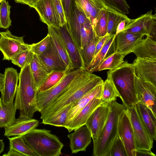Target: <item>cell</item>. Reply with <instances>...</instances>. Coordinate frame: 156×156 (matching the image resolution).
Instances as JSON below:
<instances>
[{
  "label": "cell",
  "mask_w": 156,
  "mask_h": 156,
  "mask_svg": "<svg viewBox=\"0 0 156 156\" xmlns=\"http://www.w3.org/2000/svg\"><path fill=\"white\" fill-rule=\"evenodd\" d=\"M102 78L86 69L82 70L58 97L41 111V119L50 117L66 106L71 105L97 86Z\"/></svg>",
  "instance_id": "1"
},
{
  "label": "cell",
  "mask_w": 156,
  "mask_h": 156,
  "mask_svg": "<svg viewBox=\"0 0 156 156\" xmlns=\"http://www.w3.org/2000/svg\"><path fill=\"white\" fill-rule=\"evenodd\" d=\"M19 80L14 103L15 107L20 112L19 117L17 119L32 118L34 113L37 111V95L38 89L30 64L21 68Z\"/></svg>",
  "instance_id": "2"
},
{
  "label": "cell",
  "mask_w": 156,
  "mask_h": 156,
  "mask_svg": "<svg viewBox=\"0 0 156 156\" xmlns=\"http://www.w3.org/2000/svg\"><path fill=\"white\" fill-rule=\"evenodd\" d=\"M120 95L122 104L126 108L138 102L135 83L133 64L125 61L118 67L107 72Z\"/></svg>",
  "instance_id": "3"
},
{
  "label": "cell",
  "mask_w": 156,
  "mask_h": 156,
  "mask_svg": "<svg viewBox=\"0 0 156 156\" xmlns=\"http://www.w3.org/2000/svg\"><path fill=\"white\" fill-rule=\"evenodd\" d=\"M109 102L110 110L106 122L96 140L93 142L92 155L106 156L118 134V126L120 114L127 108L116 101Z\"/></svg>",
  "instance_id": "4"
},
{
  "label": "cell",
  "mask_w": 156,
  "mask_h": 156,
  "mask_svg": "<svg viewBox=\"0 0 156 156\" xmlns=\"http://www.w3.org/2000/svg\"><path fill=\"white\" fill-rule=\"evenodd\" d=\"M25 143L37 156H59L64 145L58 137L45 129H34L23 136Z\"/></svg>",
  "instance_id": "5"
},
{
  "label": "cell",
  "mask_w": 156,
  "mask_h": 156,
  "mask_svg": "<svg viewBox=\"0 0 156 156\" xmlns=\"http://www.w3.org/2000/svg\"><path fill=\"white\" fill-rule=\"evenodd\" d=\"M83 69H76L66 73L58 83L48 90L42 91H37V111L40 112L55 100Z\"/></svg>",
  "instance_id": "6"
},
{
  "label": "cell",
  "mask_w": 156,
  "mask_h": 156,
  "mask_svg": "<svg viewBox=\"0 0 156 156\" xmlns=\"http://www.w3.org/2000/svg\"><path fill=\"white\" fill-rule=\"evenodd\" d=\"M132 125L136 150H151L154 140L140 119L135 105L127 108Z\"/></svg>",
  "instance_id": "7"
},
{
  "label": "cell",
  "mask_w": 156,
  "mask_h": 156,
  "mask_svg": "<svg viewBox=\"0 0 156 156\" xmlns=\"http://www.w3.org/2000/svg\"><path fill=\"white\" fill-rule=\"evenodd\" d=\"M148 11L134 19L127 21L122 32H130L148 36L156 39V14Z\"/></svg>",
  "instance_id": "8"
},
{
  "label": "cell",
  "mask_w": 156,
  "mask_h": 156,
  "mask_svg": "<svg viewBox=\"0 0 156 156\" xmlns=\"http://www.w3.org/2000/svg\"><path fill=\"white\" fill-rule=\"evenodd\" d=\"M1 33L0 51L3 55V60H11L18 53L30 47L29 44L24 43L23 37L16 36L9 30Z\"/></svg>",
  "instance_id": "9"
},
{
  "label": "cell",
  "mask_w": 156,
  "mask_h": 156,
  "mask_svg": "<svg viewBox=\"0 0 156 156\" xmlns=\"http://www.w3.org/2000/svg\"><path fill=\"white\" fill-rule=\"evenodd\" d=\"M126 109L123 111L119 116L118 134L123 143L127 156H136V149L134 136Z\"/></svg>",
  "instance_id": "10"
},
{
  "label": "cell",
  "mask_w": 156,
  "mask_h": 156,
  "mask_svg": "<svg viewBox=\"0 0 156 156\" xmlns=\"http://www.w3.org/2000/svg\"><path fill=\"white\" fill-rule=\"evenodd\" d=\"M110 110L109 102L98 106L88 119L85 124L90 131L93 142L96 140L107 119Z\"/></svg>",
  "instance_id": "11"
},
{
  "label": "cell",
  "mask_w": 156,
  "mask_h": 156,
  "mask_svg": "<svg viewBox=\"0 0 156 156\" xmlns=\"http://www.w3.org/2000/svg\"><path fill=\"white\" fill-rule=\"evenodd\" d=\"M135 83L138 101L150 108L156 115V86L135 76Z\"/></svg>",
  "instance_id": "12"
},
{
  "label": "cell",
  "mask_w": 156,
  "mask_h": 156,
  "mask_svg": "<svg viewBox=\"0 0 156 156\" xmlns=\"http://www.w3.org/2000/svg\"><path fill=\"white\" fill-rule=\"evenodd\" d=\"M56 28L65 44L73 69H84L80 50L71 36L67 24Z\"/></svg>",
  "instance_id": "13"
},
{
  "label": "cell",
  "mask_w": 156,
  "mask_h": 156,
  "mask_svg": "<svg viewBox=\"0 0 156 156\" xmlns=\"http://www.w3.org/2000/svg\"><path fill=\"white\" fill-rule=\"evenodd\" d=\"M4 84L2 94V103L5 104L13 103L18 87L19 73L12 67L5 69Z\"/></svg>",
  "instance_id": "14"
},
{
  "label": "cell",
  "mask_w": 156,
  "mask_h": 156,
  "mask_svg": "<svg viewBox=\"0 0 156 156\" xmlns=\"http://www.w3.org/2000/svg\"><path fill=\"white\" fill-rule=\"evenodd\" d=\"M133 64L137 77L156 86V60L136 58Z\"/></svg>",
  "instance_id": "15"
},
{
  "label": "cell",
  "mask_w": 156,
  "mask_h": 156,
  "mask_svg": "<svg viewBox=\"0 0 156 156\" xmlns=\"http://www.w3.org/2000/svg\"><path fill=\"white\" fill-rule=\"evenodd\" d=\"M32 8L37 12L41 21L48 26L56 28L61 26L53 0H40Z\"/></svg>",
  "instance_id": "16"
},
{
  "label": "cell",
  "mask_w": 156,
  "mask_h": 156,
  "mask_svg": "<svg viewBox=\"0 0 156 156\" xmlns=\"http://www.w3.org/2000/svg\"><path fill=\"white\" fill-rule=\"evenodd\" d=\"M75 5L86 16L94 30L101 10L116 12L106 7L101 0H73Z\"/></svg>",
  "instance_id": "17"
},
{
  "label": "cell",
  "mask_w": 156,
  "mask_h": 156,
  "mask_svg": "<svg viewBox=\"0 0 156 156\" xmlns=\"http://www.w3.org/2000/svg\"><path fill=\"white\" fill-rule=\"evenodd\" d=\"M67 136L70 140L69 146L72 154L86 151L91 141V133L85 125L75 130Z\"/></svg>",
  "instance_id": "18"
},
{
  "label": "cell",
  "mask_w": 156,
  "mask_h": 156,
  "mask_svg": "<svg viewBox=\"0 0 156 156\" xmlns=\"http://www.w3.org/2000/svg\"><path fill=\"white\" fill-rule=\"evenodd\" d=\"M144 36L142 34L130 32L119 33L115 38V51L126 56L131 52L134 47Z\"/></svg>",
  "instance_id": "19"
},
{
  "label": "cell",
  "mask_w": 156,
  "mask_h": 156,
  "mask_svg": "<svg viewBox=\"0 0 156 156\" xmlns=\"http://www.w3.org/2000/svg\"><path fill=\"white\" fill-rule=\"evenodd\" d=\"M38 56L49 73L54 71H62L66 73V66L51 38L48 48Z\"/></svg>",
  "instance_id": "20"
},
{
  "label": "cell",
  "mask_w": 156,
  "mask_h": 156,
  "mask_svg": "<svg viewBox=\"0 0 156 156\" xmlns=\"http://www.w3.org/2000/svg\"><path fill=\"white\" fill-rule=\"evenodd\" d=\"M105 102L99 98H94L81 109L65 128L69 132H70L85 125L88 119L95 110Z\"/></svg>",
  "instance_id": "21"
},
{
  "label": "cell",
  "mask_w": 156,
  "mask_h": 156,
  "mask_svg": "<svg viewBox=\"0 0 156 156\" xmlns=\"http://www.w3.org/2000/svg\"><path fill=\"white\" fill-rule=\"evenodd\" d=\"M102 84L97 86L71 105L65 127L81 109L93 98H97L101 99Z\"/></svg>",
  "instance_id": "22"
},
{
  "label": "cell",
  "mask_w": 156,
  "mask_h": 156,
  "mask_svg": "<svg viewBox=\"0 0 156 156\" xmlns=\"http://www.w3.org/2000/svg\"><path fill=\"white\" fill-rule=\"evenodd\" d=\"M87 18L73 3L72 10L68 29L80 50L81 48L80 30Z\"/></svg>",
  "instance_id": "23"
},
{
  "label": "cell",
  "mask_w": 156,
  "mask_h": 156,
  "mask_svg": "<svg viewBox=\"0 0 156 156\" xmlns=\"http://www.w3.org/2000/svg\"><path fill=\"white\" fill-rule=\"evenodd\" d=\"M39 121L32 118L18 120L8 127L5 128L4 135L7 137L11 136H22L25 135L35 129L39 124Z\"/></svg>",
  "instance_id": "24"
},
{
  "label": "cell",
  "mask_w": 156,
  "mask_h": 156,
  "mask_svg": "<svg viewBox=\"0 0 156 156\" xmlns=\"http://www.w3.org/2000/svg\"><path fill=\"white\" fill-rule=\"evenodd\" d=\"M48 27V34L51 36L55 47L66 69V73L74 69L72 62L64 42L56 28Z\"/></svg>",
  "instance_id": "25"
},
{
  "label": "cell",
  "mask_w": 156,
  "mask_h": 156,
  "mask_svg": "<svg viewBox=\"0 0 156 156\" xmlns=\"http://www.w3.org/2000/svg\"><path fill=\"white\" fill-rule=\"evenodd\" d=\"M135 106L137 113L152 139L156 140V115L147 106L138 101Z\"/></svg>",
  "instance_id": "26"
},
{
  "label": "cell",
  "mask_w": 156,
  "mask_h": 156,
  "mask_svg": "<svg viewBox=\"0 0 156 156\" xmlns=\"http://www.w3.org/2000/svg\"><path fill=\"white\" fill-rule=\"evenodd\" d=\"M142 39L134 47L131 52L137 58L156 60V42L149 36Z\"/></svg>",
  "instance_id": "27"
},
{
  "label": "cell",
  "mask_w": 156,
  "mask_h": 156,
  "mask_svg": "<svg viewBox=\"0 0 156 156\" xmlns=\"http://www.w3.org/2000/svg\"><path fill=\"white\" fill-rule=\"evenodd\" d=\"M31 71L38 89L49 74L38 56L34 54L30 63Z\"/></svg>",
  "instance_id": "28"
},
{
  "label": "cell",
  "mask_w": 156,
  "mask_h": 156,
  "mask_svg": "<svg viewBox=\"0 0 156 156\" xmlns=\"http://www.w3.org/2000/svg\"><path fill=\"white\" fill-rule=\"evenodd\" d=\"M115 37L114 34L107 40L101 49L94 58L87 70L91 73L97 71L101 63L107 56V55H109L108 53L111 48L115 47Z\"/></svg>",
  "instance_id": "29"
},
{
  "label": "cell",
  "mask_w": 156,
  "mask_h": 156,
  "mask_svg": "<svg viewBox=\"0 0 156 156\" xmlns=\"http://www.w3.org/2000/svg\"><path fill=\"white\" fill-rule=\"evenodd\" d=\"M16 110L13 102L8 104L2 103L0 106V128L9 127L14 123L16 119Z\"/></svg>",
  "instance_id": "30"
},
{
  "label": "cell",
  "mask_w": 156,
  "mask_h": 156,
  "mask_svg": "<svg viewBox=\"0 0 156 156\" xmlns=\"http://www.w3.org/2000/svg\"><path fill=\"white\" fill-rule=\"evenodd\" d=\"M100 39L95 34L93 38L80 50L84 69H87L93 59L96 46Z\"/></svg>",
  "instance_id": "31"
},
{
  "label": "cell",
  "mask_w": 156,
  "mask_h": 156,
  "mask_svg": "<svg viewBox=\"0 0 156 156\" xmlns=\"http://www.w3.org/2000/svg\"><path fill=\"white\" fill-rule=\"evenodd\" d=\"M125 56L115 51L105 58L99 66L97 71L113 70L119 66L124 62Z\"/></svg>",
  "instance_id": "32"
},
{
  "label": "cell",
  "mask_w": 156,
  "mask_h": 156,
  "mask_svg": "<svg viewBox=\"0 0 156 156\" xmlns=\"http://www.w3.org/2000/svg\"><path fill=\"white\" fill-rule=\"evenodd\" d=\"M71 105L65 107L52 116L42 119L41 123L65 128Z\"/></svg>",
  "instance_id": "33"
},
{
  "label": "cell",
  "mask_w": 156,
  "mask_h": 156,
  "mask_svg": "<svg viewBox=\"0 0 156 156\" xmlns=\"http://www.w3.org/2000/svg\"><path fill=\"white\" fill-rule=\"evenodd\" d=\"M120 95L115 85L110 79L107 76L102 84L101 99L105 102H110L115 101Z\"/></svg>",
  "instance_id": "34"
},
{
  "label": "cell",
  "mask_w": 156,
  "mask_h": 156,
  "mask_svg": "<svg viewBox=\"0 0 156 156\" xmlns=\"http://www.w3.org/2000/svg\"><path fill=\"white\" fill-rule=\"evenodd\" d=\"M8 138L9 142V148L17 151L23 156H37L25 143L23 136H16Z\"/></svg>",
  "instance_id": "35"
},
{
  "label": "cell",
  "mask_w": 156,
  "mask_h": 156,
  "mask_svg": "<svg viewBox=\"0 0 156 156\" xmlns=\"http://www.w3.org/2000/svg\"><path fill=\"white\" fill-rule=\"evenodd\" d=\"M130 19L126 14L119 12L107 11V34H114L119 24L123 20L127 22Z\"/></svg>",
  "instance_id": "36"
},
{
  "label": "cell",
  "mask_w": 156,
  "mask_h": 156,
  "mask_svg": "<svg viewBox=\"0 0 156 156\" xmlns=\"http://www.w3.org/2000/svg\"><path fill=\"white\" fill-rule=\"evenodd\" d=\"M65 72L54 71L50 73L38 89V91L48 90L58 83L66 74Z\"/></svg>",
  "instance_id": "37"
},
{
  "label": "cell",
  "mask_w": 156,
  "mask_h": 156,
  "mask_svg": "<svg viewBox=\"0 0 156 156\" xmlns=\"http://www.w3.org/2000/svg\"><path fill=\"white\" fill-rule=\"evenodd\" d=\"M108 8L126 14L129 13L130 7L126 0H101Z\"/></svg>",
  "instance_id": "38"
},
{
  "label": "cell",
  "mask_w": 156,
  "mask_h": 156,
  "mask_svg": "<svg viewBox=\"0 0 156 156\" xmlns=\"http://www.w3.org/2000/svg\"><path fill=\"white\" fill-rule=\"evenodd\" d=\"M107 11L101 10L99 13L97 22L94 30V33L99 37H103L107 34Z\"/></svg>",
  "instance_id": "39"
},
{
  "label": "cell",
  "mask_w": 156,
  "mask_h": 156,
  "mask_svg": "<svg viewBox=\"0 0 156 156\" xmlns=\"http://www.w3.org/2000/svg\"><path fill=\"white\" fill-rule=\"evenodd\" d=\"M10 6L8 2L3 0L0 4V27L8 28L11 25L10 18Z\"/></svg>",
  "instance_id": "40"
},
{
  "label": "cell",
  "mask_w": 156,
  "mask_h": 156,
  "mask_svg": "<svg viewBox=\"0 0 156 156\" xmlns=\"http://www.w3.org/2000/svg\"><path fill=\"white\" fill-rule=\"evenodd\" d=\"M33 54L29 47L28 48L18 53L11 60L13 64L21 68L26 65L30 64Z\"/></svg>",
  "instance_id": "41"
},
{
  "label": "cell",
  "mask_w": 156,
  "mask_h": 156,
  "mask_svg": "<svg viewBox=\"0 0 156 156\" xmlns=\"http://www.w3.org/2000/svg\"><path fill=\"white\" fill-rule=\"evenodd\" d=\"M94 34L92 24L87 19L82 25L80 30L81 49L93 38Z\"/></svg>",
  "instance_id": "42"
},
{
  "label": "cell",
  "mask_w": 156,
  "mask_h": 156,
  "mask_svg": "<svg viewBox=\"0 0 156 156\" xmlns=\"http://www.w3.org/2000/svg\"><path fill=\"white\" fill-rule=\"evenodd\" d=\"M106 156H128L124 146L117 134Z\"/></svg>",
  "instance_id": "43"
},
{
  "label": "cell",
  "mask_w": 156,
  "mask_h": 156,
  "mask_svg": "<svg viewBox=\"0 0 156 156\" xmlns=\"http://www.w3.org/2000/svg\"><path fill=\"white\" fill-rule=\"evenodd\" d=\"M51 40V37L48 34L40 42L29 44L31 51L38 56L41 55L49 47Z\"/></svg>",
  "instance_id": "44"
},
{
  "label": "cell",
  "mask_w": 156,
  "mask_h": 156,
  "mask_svg": "<svg viewBox=\"0 0 156 156\" xmlns=\"http://www.w3.org/2000/svg\"><path fill=\"white\" fill-rule=\"evenodd\" d=\"M61 26L66 24L65 12L61 0H53Z\"/></svg>",
  "instance_id": "45"
},
{
  "label": "cell",
  "mask_w": 156,
  "mask_h": 156,
  "mask_svg": "<svg viewBox=\"0 0 156 156\" xmlns=\"http://www.w3.org/2000/svg\"><path fill=\"white\" fill-rule=\"evenodd\" d=\"M64 9L67 27L69 25L73 6V0H61Z\"/></svg>",
  "instance_id": "46"
},
{
  "label": "cell",
  "mask_w": 156,
  "mask_h": 156,
  "mask_svg": "<svg viewBox=\"0 0 156 156\" xmlns=\"http://www.w3.org/2000/svg\"><path fill=\"white\" fill-rule=\"evenodd\" d=\"M112 34H107L105 36L100 37V39L97 43L96 46L94 57L96 56L101 49L107 40L111 37Z\"/></svg>",
  "instance_id": "47"
},
{
  "label": "cell",
  "mask_w": 156,
  "mask_h": 156,
  "mask_svg": "<svg viewBox=\"0 0 156 156\" xmlns=\"http://www.w3.org/2000/svg\"><path fill=\"white\" fill-rule=\"evenodd\" d=\"M155 156V155L151 151V150H136V156Z\"/></svg>",
  "instance_id": "48"
},
{
  "label": "cell",
  "mask_w": 156,
  "mask_h": 156,
  "mask_svg": "<svg viewBox=\"0 0 156 156\" xmlns=\"http://www.w3.org/2000/svg\"><path fill=\"white\" fill-rule=\"evenodd\" d=\"M126 22L127 21L124 20L122 21L119 24L115 34V37L119 33L123 31L125 27Z\"/></svg>",
  "instance_id": "49"
},
{
  "label": "cell",
  "mask_w": 156,
  "mask_h": 156,
  "mask_svg": "<svg viewBox=\"0 0 156 156\" xmlns=\"http://www.w3.org/2000/svg\"><path fill=\"white\" fill-rule=\"evenodd\" d=\"M5 156H23V155L17 151L9 148L8 152L3 155Z\"/></svg>",
  "instance_id": "50"
},
{
  "label": "cell",
  "mask_w": 156,
  "mask_h": 156,
  "mask_svg": "<svg viewBox=\"0 0 156 156\" xmlns=\"http://www.w3.org/2000/svg\"><path fill=\"white\" fill-rule=\"evenodd\" d=\"M40 0H22L21 3L26 4L32 8L33 6Z\"/></svg>",
  "instance_id": "51"
},
{
  "label": "cell",
  "mask_w": 156,
  "mask_h": 156,
  "mask_svg": "<svg viewBox=\"0 0 156 156\" xmlns=\"http://www.w3.org/2000/svg\"><path fill=\"white\" fill-rule=\"evenodd\" d=\"M4 74L0 73V92H2L3 87L4 80Z\"/></svg>",
  "instance_id": "52"
},
{
  "label": "cell",
  "mask_w": 156,
  "mask_h": 156,
  "mask_svg": "<svg viewBox=\"0 0 156 156\" xmlns=\"http://www.w3.org/2000/svg\"><path fill=\"white\" fill-rule=\"evenodd\" d=\"M4 147L5 145L3 140L0 139V154L4 151Z\"/></svg>",
  "instance_id": "53"
},
{
  "label": "cell",
  "mask_w": 156,
  "mask_h": 156,
  "mask_svg": "<svg viewBox=\"0 0 156 156\" xmlns=\"http://www.w3.org/2000/svg\"><path fill=\"white\" fill-rule=\"evenodd\" d=\"M22 0H14L16 2L18 3H21Z\"/></svg>",
  "instance_id": "54"
},
{
  "label": "cell",
  "mask_w": 156,
  "mask_h": 156,
  "mask_svg": "<svg viewBox=\"0 0 156 156\" xmlns=\"http://www.w3.org/2000/svg\"><path fill=\"white\" fill-rule=\"evenodd\" d=\"M2 103V100L1 98H0V106L1 105Z\"/></svg>",
  "instance_id": "55"
},
{
  "label": "cell",
  "mask_w": 156,
  "mask_h": 156,
  "mask_svg": "<svg viewBox=\"0 0 156 156\" xmlns=\"http://www.w3.org/2000/svg\"><path fill=\"white\" fill-rule=\"evenodd\" d=\"M1 32H0V40L1 39Z\"/></svg>",
  "instance_id": "56"
},
{
  "label": "cell",
  "mask_w": 156,
  "mask_h": 156,
  "mask_svg": "<svg viewBox=\"0 0 156 156\" xmlns=\"http://www.w3.org/2000/svg\"><path fill=\"white\" fill-rule=\"evenodd\" d=\"M3 0H0V4L1 3V2Z\"/></svg>",
  "instance_id": "57"
}]
</instances>
